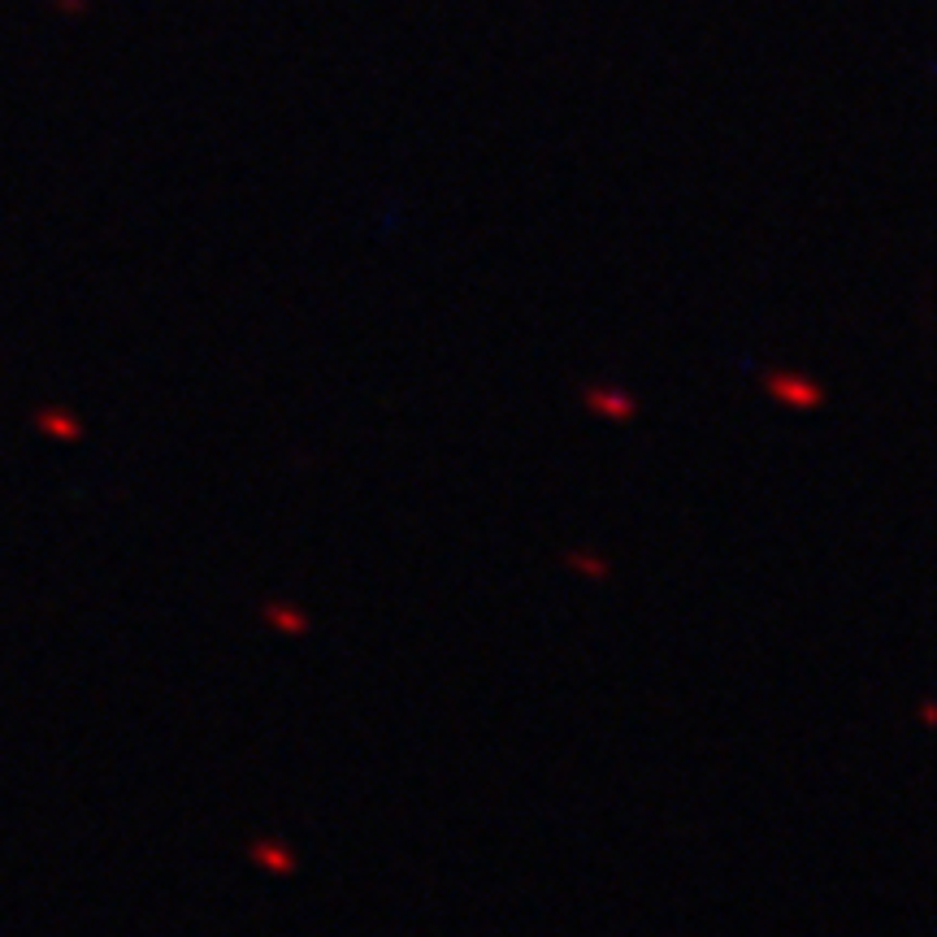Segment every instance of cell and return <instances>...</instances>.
I'll use <instances>...</instances> for the list:
<instances>
[{"label":"cell","mask_w":937,"mask_h":937,"mask_svg":"<svg viewBox=\"0 0 937 937\" xmlns=\"http://www.w3.org/2000/svg\"><path fill=\"white\" fill-rule=\"evenodd\" d=\"M769 395L782 400V404H791V408H798V413L820 408V400H825V391H820L811 378H803V373H769Z\"/></svg>","instance_id":"cell-1"},{"label":"cell","mask_w":937,"mask_h":937,"mask_svg":"<svg viewBox=\"0 0 937 937\" xmlns=\"http://www.w3.org/2000/svg\"><path fill=\"white\" fill-rule=\"evenodd\" d=\"M586 404H590L599 417H608V422H630V417H634V400H630L625 391H603V386H595V391H586Z\"/></svg>","instance_id":"cell-2"},{"label":"cell","mask_w":937,"mask_h":937,"mask_svg":"<svg viewBox=\"0 0 937 937\" xmlns=\"http://www.w3.org/2000/svg\"><path fill=\"white\" fill-rule=\"evenodd\" d=\"M252 860L265 864V872H279V876H291V872H295V860H291V851L283 842H257V847H252Z\"/></svg>","instance_id":"cell-3"},{"label":"cell","mask_w":937,"mask_h":937,"mask_svg":"<svg viewBox=\"0 0 937 937\" xmlns=\"http://www.w3.org/2000/svg\"><path fill=\"white\" fill-rule=\"evenodd\" d=\"M265 621L274 630H283V634H308V621L299 612H291L287 603H265Z\"/></svg>","instance_id":"cell-4"},{"label":"cell","mask_w":937,"mask_h":937,"mask_svg":"<svg viewBox=\"0 0 937 937\" xmlns=\"http://www.w3.org/2000/svg\"><path fill=\"white\" fill-rule=\"evenodd\" d=\"M569 565H574V569H581V574H590V577L608 574V565H603L595 552H574V556H569Z\"/></svg>","instance_id":"cell-5"}]
</instances>
